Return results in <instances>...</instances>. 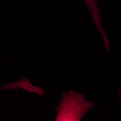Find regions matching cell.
Here are the masks:
<instances>
[{"label":"cell","instance_id":"obj_1","mask_svg":"<svg viewBox=\"0 0 121 121\" xmlns=\"http://www.w3.org/2000/svg\"><path fill=\"white\" fill-rule=\"evenodd\" d=\"M93 107L94 103L87 101L86 97L79 93L65 92L60 106L57 108V115L55 120H81Z\"/></svg>","mask_w":121,"mask_h":121},{"label":"cell","instance_id":"obj_2","mask_svg":"<svg viewBox=\"0 0 121 121\" xmlns=\"http://www.w3.org/2000/svg\"><path fill=\"white\" fill-rule=\"evenodd\" d=\"M83 1L85 3V4L86 5L87 8L89 9L94 23L103 38L104 44L107 50H109L110 49V44H109V41L107 39L105 31L104 30V28L102 24L101 18H100L99 8L97 1L96 0H83Z\"/></svg>","mask_w":121,"mask_h":121},{"label":"cell","instance_id":"obj_3","mask_svg":"<svg viewBox=\"0 0 121 121\" xmlns=\"http://www.w3.org/2000/svg\"><path fill=\"white\" fill-rule=\"evenodd\" d=\"M119 96H120V104H121V88H120V91ZM120 111H121V108H120Z\"/></svg>","mask_w":121,"mask_h":121}]
</instances>
